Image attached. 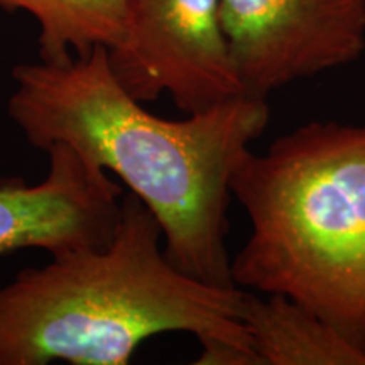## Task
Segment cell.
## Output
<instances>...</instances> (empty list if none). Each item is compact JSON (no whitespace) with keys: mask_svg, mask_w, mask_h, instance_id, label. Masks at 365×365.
Segmentation results:
<instances>
[{"mask_svg":"<svg viewBox=\"0 0 365 365\" xmlns=\"http://www.w3.org/2000/svg\"><path fill=\"white\" fill-rule=\"evenodd\" d=\"M250 235L234 284L303 304L365 346V124L314 120L230 178Z\"/></svg>","mask_w":365,"mask_h":365,"instance_id":"3957f363","label":"cell"},{"mask_svg":"<svg viewBox=\"0 0 365 365\" xmlns=\"http://www.w3.org/2000/svg\"><path fill=\"white\" fill-rule=\"evenodd\" d=\"M4 11H24L39 26L44 63L86 56L97 46L113 49L125 34L124 0H0Z\"/></svg>","mask_w":365,"mask_h":365,"instance_id":"ba28073f","label":"cell"},{"mask_svg":"<svg viewBox=\"0 0 365 365\" xmlns=\"http://www.w3.org/2000/svg\"><path fill=\"white\" fill-rule=\"evenodd\" d=\"M46 153L49 171L44 181H0V255L24 249L51 255L100 249L115 234L120 186L71 145L58 143Z\"/></svg>","mask_w":365,"mask_h":365,"instance_id":"8992f818","label":"cell"},{"mask_svg":"<svg viewBox=\"0 0 365 365\" xmlns=\"http://www.w3.org/2000/svg\"><path fill=\"white\" fill-rule=\"evenodd\" d=\"M125 34L108 63L137 102L168 93L186 115L242 97L220 0H124Z\"/></svg>","mask_w":365,"mask_h":365,"instance_id":"277c9868","label":"cell"},{"mask_svg":"<svg viewBox=\"0 0 365 365\" xmlns=\"http://www.w3.org/2000/svg\"><path fill=\"white\" fill-rule=\"evenodd\" d=\"M220 21L250 98L267 100L365 53V0H220Z\"/></svg>","mask_w":365,"mask_h":365,"instance_id":"5b68a950","label":"cell"},{"mask_svg":"<svg viewBox=\"0 0 365 365\" xmlns=\"http://www.w3.org/2000/svg\"><path fill=\"white\" fill-rule=\"evenodd\" d=\"M7 110L27 143L71 145L90 166L112 171L154 213L164 254L182 272L235 286L225 237L230 178L271 118L267 100L242 95L166 120L118 83L108 49L65 63L14 68Z\"/></svg>","mask_w":365,"mask_h":365,"instance_id":"6da1fadb","label":"cell"},{"mask_svg":"<svg viewBox=\"0 0 365 365\" xmlns=\"http://www.w3.org/2000/svg\"><path fill=\"white\" fill-rule=\"evenodd\" d=\"M245 289L242 323L262 365H365V346L281 294Z\"/></svg>","mask_w":365,"mask_h":365,"instance_id":"52a82bcc","label":"cell"},{"mask_svg":"<svg viewBox=\"0 0 365 365\" xmlns=\"http://www.w3.org/2000/svg\"><path fill=\"white\" fill-rule=\"evenodd\" d=\"M161 237L130 191L105 247L53 255L0 286V365H125L144 340L170 331L254 349L242 323L245 289L182 272Z\"/></svg>","mask_w":365,"mask_h":365,"instance_id":"7a4b0ae2","label":"cell"}]
</instances>
